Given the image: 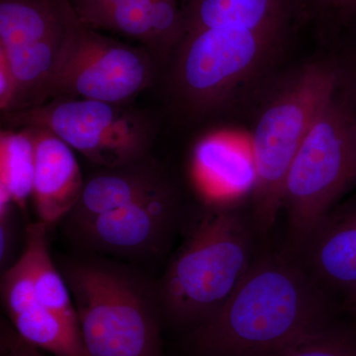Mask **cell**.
<instances>
[{"instance_id": "cell-1", "label": "cell", "mask_w": 356, "mask_h": 356, "mask_svg": "<svg viewBox=\"0 0 356 356\" xmlns=\"http://www.w3.org/2000/svg\"><path fill=\"white\" fill-rule=\"evenodd\" d=\"M337 314L334 295L298 262L262 252L187 344L194 356H268L322 331Z\"/></svg>"}, {"instance_id": "cell-2", "label": "cell", "mask_w": 356, "mask_h": 356, "mask_svg": "<svg viewBox=\"0 0 356 356\" xmlns=\"http://www.w3.org/2000/svg\"><path fill=\"white\" fill-rule=\"evenodd\" d=\"M156 291L163 320L191 329L228 300L257 257L262 238L250 199L203 204Z\"/></svg>"}, {"instance_id": "cell-3", "label": "cell", "mask_w": 356, "mask_h": 356, "mask_svg": "<svg viewBox=\"0 0 356 356\" xmlns=\"http://www.w3.org/2000/svg\"><path fill=\"white\" fill-rule=\"evenodd\" d=\"M339 60H315L276 79L262 93L250 147L255 180L250 207L266 238L282 209V192L293 159L312 126L336 93Z\"/></svg>"}, {"instance_id": "cell-4", "label": "cell", "mask_w": 356, "mask_h": 356, "mask_svg": "<svg viewBox=\"0 0 356 356\" xmlns=\"http://www.w3.org/2000/svg\"><path fill=\"white\" fill-rule=\"evenodd\" d=\"M62 274L88 356H165L156 284L97 257L65 262Z\"/></svg>"}, {"instance_id": "cell-5", "label": "cell", "mask_w": 356, "mask_h": 356, "mask_svg": "<svg viewBox=\"0 0 356 356\" xmlns=\"http://www.w3.org/2000/svg\"><path fill=\"white\" fill-rule=\"evenodd\" d=\"M293 30L205 29L186 33L175 53V90L187 109L208 112L261 83Z\"/></svg>"}, {"instance_id": "cell-6", "label": "cell", "mask_w": 356, "mask_h": 356, "mask_svg": "<svg viewBox=\"0 0 356 356\" xmlns=\"http://www.w3.org/2000/svg\"><path fill=\"white\" fill-rule=\"evenodd\" d=\"M355 185L356 140L336 91L287 173L282 192L286 236L280 254L294 261L318 225Z\"/></svg>"}, {"instance_id": "cell-7", "label": "cell", "mask_w": 356, "mask_h": 356, "mask_svg": "<svg viewBox=\"0 0 356 356\" xmlns=\"http://www.w3.org/2000/svg\"><path fill=\"white\" fill-rule=\"evenodd\" d=\"M153 76V63L144 49L84 25L70 6L67 37L44 102L81 98L123 105L146 89Z\"/></svg>"}, {"instance_id": "cell-8", "label": "cell", "mask_w": 356, "mask_h": 356, "mask_svg": "<svg viewBox=\"0 0 356 356\" xmlns=\"http://www.w3.org/2000/svg\"><path fill=\"white\" fill-rule=\"evenodd\" d=\"M11 122L55 134L96 165L116 168L147 159L153 140L147 122L123 105L81 98H56L19 111Z\"/></svg>"}, {"instance_id": "cell-9", "label": "cell", "mask_w": 356, "mask_h": 356, "mask_svg": "<svg viewBox=\"0 0 356 356\" xmlns=\"http://www.w3.org/2000/svg\"><path fill=\"white\" fill-rule=\"evenodd\" d=\"M70 7V0H0V56L17 88L13 111L44 102L67 37Z\"/></svg>"}, {"instance_id": "cell-10", "label": "cell", "mask_w": 356, "mask_h": 356, "mask_svg": "<svg viewBox=\"0 0 356 356\" xmlns=\"http://www.w3.org/2000/svg\"><path fill=\"white\" fill-rule=\"evenodd\" d=\"M180 222V197L170 181L123 207L65 229L89 252L140 261L161 254Z\"/></svg>"}, {"instance_id": "cell-11", "label": "cell", "mask_w": 356, "mask_h": 356, "mask_svg": "<svg viewBox=\"0 0 356 356\" xmlns=\"http://www.w3.org/2000/svg\"><path fill=\"white\" fill-rule=\"evenodd\" d=\"M81 22L173 53L184 36L181 0H70Z\"/></svg>"}, {"instance_id": "cell-12", "label": "cell", "mask_w": 356, "mask_h": 356, "mask_svg": "<svg viewBox=\"0 0 356 356\" xmlns=\"http://www.w3.org/2000/svg\"><path fill=\"white\" fill-rule=\"evenodd\" d=\"M1 298L11 325L27 343L54 356H88L81 332L37 299L24 255L2 274Z\"/></svg>"}, {"instance_id": "cell-13", "label": "cell", "mask_w": 356, "mask_h": 356, "mask_svg": "<svg viewBox=\"0 0 356 356\" xmlns=\"http://www.w3.org/2000/svg\"><path fill=\"white\" fill-rule=\"evenodd\" d=\"M294 261L332 295L355 289L356 194L332 208Z\"/></svg>"}, {"instance_id": "cell-14", "label": "cell", "mask_w": 356, "mask_h": 356, "mask_svg": "<svg viewBox=\"0 0 356 356\" xmlns=\"http://www.w3.org/2000/svg\"><path fill=\"white\" fill-rule=\"evenodd\" d=\"M29 129L35 151L32 200L39 222L49 229L72 212L86 181L69 145L50 131Z\"/></svg>"}, {"instance_id": "cell-15", "label": "cell", "mask_w": 356, "mask_h": 356, "mask_svg": "<svg viewBox=\"0 0 356 356\" xmlns=\"http://www.w3.org/2000/svg\"><path fill=\"white\" fill-rule=\"evenodd\" d=\"M181 13L184 36L224 28L295 31L304 24L301 0H181Z\"/></svg>"}, {"instance_id": "cell-16", "label": "cell", "mask_w": 356, "mask_h": 356, "mask_svg": "<svg viewBox=\"0 0 356 356\" xmlns=\"http://www.w3.org/2000/svg\"><path fill=\"white\" fill-rule=\"evenodd\" d=\"M194 180L203 204L250 199L255 170L252 151L227 135H211L196 145L192 156Z\"/></svg>"}, {"instance_id": "cell-17", "label": "cell", "mask_w": 356, "mask_h": 356, "mask_svg": "<svg viewBox=\"0 0 356 356\" xmlns=\"http://www.w3.org/2000/svg\"><path fill=\"white\" fill-rule=\"evenodd\" d=\"M168 182L158 166L147 159L121 168H105L86 180L79 202L64 219L65 226L118 209Z\"/></svg>"}, {"instance_id": "cell-18", "label": "cell", "mask_w": 356, "mask_h": 356, "mask_svg": "<svg viewBox=\"0 0 356 356\" xmlns=\"http://www.w3.org/2000/svg\"><path fill=\"white\" fill-rule=\"evenodd\" d=\"M47 233L48 228L39 221L26 229L22 254L29 266L35 295L42 305L81 332L69 286L51 259Z\"/></svg>"}, {"instance_id": "cell-19", "label": "cell", "mask_w": 356, "mask_h": 356, "mask_svg": "<svg viewBox=\"0 0 356 356\" xmlns=\"http://www.w3.org/2000/svg\"><path fill=\"white\" fill-rule=\"evenodd\" d=\"M34 139L29 128L0 136V187L10 194L16 207L25 211L32 198Z\"/></svg>"}, {"instance_id": "cell-20", "label": "cell", "mask_w": 356, "mask_h": 356, "mask_svg": "<svg viewBox=\"0 0 356 356\" xmlns=\"http://www.w3.org/2000/svg\"><path fill=\"white\" fill-rule=\"evenodd\" d=\"M268 356H356V321L337 318L322 331Z\"/></svg>"}, {"instance_id": "cell-21", "label": "cell", "mask_w": 356, "mask_h": 356, "mask_svg": "<svg viewBox=\"0 0 356 356\" xmlns=\"http://www.w3.org/2000/svg\"><path fill=\"white\" fill-rule=\"evenodd\" d=\"M304 24L311 23L324 38H339L356 18V0H301Z\"/></svg>"}, {"instance_id": "cell-22", "label": "cell", "mask_w": 356, "mask_h": 356, "mask_svg": "<svg viewBox=\"0 0 356 356\" xmlns=\"http://www.w3.org/2000/svg\"><path fill=\"white\" fill-rule=\"evenodd\" d=\"M344 53L343 57L337 58L339 76L337 92L356 140V56Z\"/></svg>"}, {"instance_id": "cell-23", "label": "cell", "mask_w": 356, "mask_h": 356, "mask_svg": "<svg viewBox=\"0 0 356 356\" xmlns=\"http://www.w3.org/2000/svg\"><path fill=\"white\" fill-rule=\"evenodd\" d=\"M0 344L6 346L13 356H44L41 350L27 343L15 332L13 325L2 322Z\"/></svg>"}, {"instance_id": "cell-24", "label": "cell", "mask_w": 356, "mask_h": 356, "mask_svg": "<svg viewBox=\"0 0 356 356\" xmlns=\"http://www.w3.org/2000/svg\"><path fill=\"white\" fill-rule=\"evenodd\" d=\"M16 88L15 79L6 58L0 56V107L2 111L11 112L15 108Z\"/></svg>"}, {"instance_id": "cell-25", "label": "cell", "mask_w": 356, "mask_h": 356, "mask_svg": "<svg viewBox=\"0 0 356 356\" xmlns=\"http://www.w3.org/2000/svg\"><path fill=\"white\" fill-rule=\"evenodd\" d=\"M13 218V217H11ZM11 218L0 220V262L1 268L8 264L13 250V225Z\"/></svg>"}, {"instance_id": "cell-26", "label": "cell", "mask_w": 356, "mask_h": 356, "mask_svg": "<svg viewBox=\"0 0 356 356\" xmlns=\"http://www.w3.org/2000/svg\"><path fill=\"white\" fill-rule=\"evenodd\" d=\"M337 40H341L346 44L344 51L356 56V18L346 26Z\"/></svg>"}, {"instance_id": "cell-27", "label": "cell", "mask_w": 356, "mask_h": 356, "mask_svg": "<svg viewBox=\"0 0 356 356\" xmlns=\"http://www.w3.org/2000/svg\"><path fill=\"white\" fill-rule=\"evenodd\" d=\"M341 308L356 321V287L343 296Z\"/></svg>"}, {"instance_id": "cell-28", "label": "cell", "mask_w": 356, "mask_h": 356, "mask_svg": "<svg viewBox=\"0 0 356 356\" xmlns=\"http://www.w3.org/2000/svg\"><path fill=\"white\" fill-rule=\"evenodd\" d=\"M0 356H13V353H10L6 346L0 344Z\"/></svg>"}]
</instances>
